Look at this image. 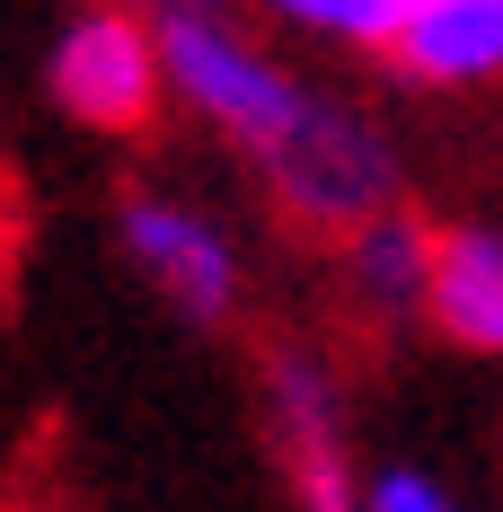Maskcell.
Masks as SVG:
<instances>
[{
	"mask_svg": "<svg viewBox=\"0 0 503 512\" xmlns=\"http://www.w3.org/2000/svg\"><path fill=\"white\" fill-rule=\"evenodd\" d=\"M151 18H159L168 98H186L239 159H256V168H265V159H274V151L309 124L318 89H309L283 53L256 45L230 9H151Z\"/></svg>",
	"mask_w": 503,
	"mask_h": 512,
	"instance_id": "obj_1",
	"label": "cell"
},
{
	"mask_svg": "<svg viewBox=\"0 0 503 512\" xmlns=\"http://www.w3.org/2000/svg\"><path fill=\"white\" fill-rule=\"evenodd\" d=\"M265 186H274V204L292 212L301 230H327V239H353L362 221H380V212H398V142L371 124V106L353 98H327L309 106V124L283 142V151L256 168Z\"/></svg>",
	"mask_w": 503,
	"mask_h": 512,
	"instance_id": "obj_2",
	"label": "cell"
},
{
	"mask_svg": "<svg viewBox=\"0 0 503 512\" xmlns=\"http://www.w3.org/2000/svg\"><path fill=\"white\" fill-rule=\"evenodd\" d=\"M45 98L80 133H142L168 98V62H159V18L142 0H89L53 27L45 53Z\"/></svg>",
	"mask_w": 503,
	"mask_h": 512,
	"instance_id": "obj_3",
	"label": "cell"
},
{
	"mask_svg": "<svg viewBox=\"0 0 503 512\" xmlns=\"http://www.w3.org/2000/svg\"><path fill=\"white\" fill-rule=\"evenodd\" d=\"M115 239H124V256L142 265V283H151L177 318L221 327V318L239 309V248H230V230H221L212 212L133 186V195L115 204Z\"/></svg>",
	"mask_w": 503,
	"mask_h": 512,
	"instance_id": "obj_4",
	"label": "cell"
},
{
	"mask_svg": "<svg viewBox=\"0 0 503 512\" xmlns=\"http://www.w3.org/2000/svg\"><path fill=\"white\" fill-rule=\"evenodd\" d=\"M265 424H274V451H283L301 512H362L353 451H345V398H336V371L309 345L265 354Z\"/></svg>",
	"mask_w": 503,
	"mask_h": 512,
	"instance_id": "obj_5",
	"label": "cell"
},
{
	"mask_svg": "<svg viewBox=\"0 0 503 512\" xmlns=\"http://www.w3.org/2000/svg\"><path fill=\"white\" fill-rule=\"evenodd\" d=\"M424 318L459 354H503V230L495 221H451L433 230V283Z\"/></svg>",
	"mask_w": 503,
	"mask_h": 512,
	"instance_id": "obj_6",
	"label": "cell"
},
{
	"mask_svg": "<svg viewBox=\"0 0 503 512\" xmlns=\"http://www.w3.org/2000/svg\"><path fill=\"white\" fill-rule=\"evenodd\" d=\"M389 62L406 80H424V89H495L503 80V0H424Z\"/></svg>",
	"mask_w": 503,
	"mask_h": 512,
	"instance_id": "obj_7",
	"label": "cell"
},
{
	"mask_svg": "<svg viewBox=\"0 0 503 512\" xmlns=\"http://www.w3.org/2000/svg\"><path fill=\"white\" fill-rule=\"evenodd\" d=\"M424 283H433V230L415 221V212H380V221H362L345 239V292L371 318H406V309H424Z\"/></svg>",
	"mask_w": 503,
	"mask_h": 512,
	"instance_id": "obj_8",
	"label": "cell"
},
{
	"mask_svg": "<svg viewBox=\"0 0 503 512\" xmlns=\"http://www.w3.org/2000/svg\"><path fill=\"white\" fill-rule=\"evenodd\" d=\"M415 9L424 0H336V45H353V53H398V36L415 27Z\"/></svg>",
	"mask_w": 503,
	"mask_h": 512,
	"instance_id": "obj_9",
	"label": "cell"
},
{
	"mask_svg": "<svg viewBox=\"0 0 503 512\" xmlns=\"http://www.w3.org/2000/svg\"><path fill=\"white\" fill-rule=\"evenodd\" d=\"M362 512H459V504H451V486L433 468H380L362 486Z\"/></svg>",
	"mask_w": 503,
	"mask_h": 512,
	"instance_id": "obj_10",
	"label": "cell"
},
{
	"mask_svg": "<svg viewBox=\"0 0 503 512\" xmlns=\"http://www.w3.org/2000/svg\"><path fill=\"white\" fill-rule=\"evenodd\" d=\"M265 18L301 27V36H327V27H336V0H265Z\"/></svg>",
	"mask_w": 503,
	"mask_h": 512,
	"instance_id": "obj_11",
	"label": "cell"
},
{
	"mask_svg": "<svg viewBox=\"0 0 503 512\" xmlns=\"http://www.w3.org/2000/svg\"><path fill=\"white\" fill-rule=\"evenodd\" d=\"M142 9H221V0H142Z\"/></svg>",
	"mask_w": 503,
	"mask_h": 512,
	"instance_id": "obj_12",
	"label": "cell"
}]
</instances>
